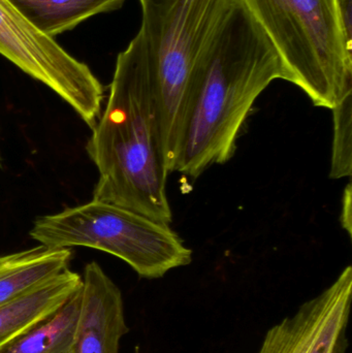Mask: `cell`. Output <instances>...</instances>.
I'll use <instances>...</instances> for the list:
<instances>
[{
    "instance_id": "ba28073f",
    "label": "cell",
    "mask_w": 352,
    "mask_h": 353,
    "mask_svg": "<svg viewBox=\"0 0 352 353\" xmlns=\"http://www.w3.org/2000/svg\"><path fill=\"white\" fill-rule=\"evenodd\" d=\"M82 286V276L66 269L24 296L0 306V350L59 309Z\"/></svg>"
},
{
    "instance_id": "9c48e42d",
    "label": "cell",
    "mask_w": 352,
    "mask_h": 353,
    "mask_svg": "<svg viewBox=\"0 0 352 353\" xmlns=\"http://www.w3.org/2000/svg\"><path fill=\"white\" fill-rule=\"evenodd\" d=\"M72 249L39 246L0 256V306L39 288L70 267Z\"/></svg>"
},
{
    "instance_id": "8fae6325",
    "label": "cell",
    "mask_w": 352,
    "mask_h": 353,
    "mask_svg": "<svg viewBox=\"0 0 352 353\" xmlns=\"http://www.w3.org/2000/svg\"><path fill=\"white\" fill-rule=\"evenodd\" d=\"M74 292L59 309L17 338L0 353H72L82 294Z\"/></svg>"
},
{
    "instance_id": "9a60e30c",
    "label": "cell",
    "mask_w": 352,
    "mask_h": 353,
    "mask_svg": "<svg viewBox=\"0 0 352 353\" xmlns=\"http://www.w3.org/2000/svg\"><path fill=\"white\" fill-rule=\"evenodd\" d=\"M1 163H2V161H1V155H0V165H1Z\"/></svg>"
},
{
    "instance_id": "7c38bea8",
    "label": "cell",
    "mask_w": 352,
    "mask_h": 353,
    "mask_svg": "<svg viewBox=\"0 0 352 353\" xmlns=\"http://www.w3.org/2000/svg\"><path fill=\"white\" fill-rule=\"evenodd\" d=\"M333 134L331 179L351 176L352 174V93L332 110Z\"/></svg>"
},
{
    "instance_id": "4fadbf2b",
    "label": "cell",
    "mask_w": 352,
    "mask_h": 353,
    "mask_svg": "<svg viewBox=\"0 0 352 353\" xmlns=\"http://www.w3.org/2000/svg\"><path fill=\"white\" fill-rule=\"evenodd\" d=\"M352 189L351 184L349 183L344 190L342 199V213H341V223L342 228L346 230L347 234L351 236L352 232Z\"/></svg>"
},
{
    "instance_id": "5b68a950",
    "label": "cell",
    "mask_w": 352,
    "mask_h": 353,
    "mask_svg": "<svg viewBox=\"0 0 352 353\" xmlns=\"http://www.w3.org/2000/svg\"><path fill=\"white\" fill-rule=\"evenodd\" d=\"M0 54L49 87L94 128L103 111V84L88 65L37 30L10 0H0Z\"/></svg>"
},
{
    "instance_id": "6da1fadb",
    "label": "cell",
    "mask_w": 352,
    "mask_h": 353,
    "mask_svg": "<svg viewBox=\"0 0 352 353\" xmlns=\"http://www.w3.org/2000/svg\"><path fill=\"white\" fill-rule=\"evenodd\" d=\"M287 81L276 50L240 0L192 74L184 101L174 172L198 178L231 161L256 99Z\"/></svg>"
},
{
    "instance_id": "52a82bcc",
    "label": "cell",
    "mask_w": 352,
    "mask_h": 353,
    "mask_svg": "<svg viewBox=\"0 0 352 353\" xmlns=\"http://www.w3.org/2000/svg\"><path fill=\"white\" fill-rule=\"evenodd\" d=\"M81 294L72 353H119L120 341L130 331L121 290L92 261L85 267Z\"/></svg>"
},
{
    "instance_id": "8992f818",
    "label": "cell",
    "mask_w": 352,
    "mask_h": 353,
    "mask_svg": "<svg viewBox=\"0 0 352 353\" xmlns=\"http://www.w3.org/2000/svg\"><path fill=\"white\" fill-rule=\"evenodd\" d=\"M352 302V268L322 294L271 327L258 353H346Z\"/></svg>"
},
{
    "instance_id": "30bf717a",
    "label": "cell",
    "mask_w": 352,
    "mask_h": 353,
    "mask_svg": "<svg viewBox=\"0 0 352 353\" xmlns=\"http://www.w3.org/2000/svg\"><path fill=\"white\" fill-rule=\"evenodd\" d=\"M14 8L50 37L72 30L83 21L122 8L125 0H10Z\"/></svg>"
},
{
    "instance_id": "5bb4252c",
    "label": "cell",
    "mask_w": 352,
    "mask_h": 353,
    "mask_svg": "<svg viewBox=\"0 0 352 353\" xmlns=\"http://www.w3.org/2000/svg\"><path fill=\"white\" fill-rule=\"evenodd\" d=\"M339 14L347 37L352 41V0H337Z\"/></svg>"
},
{
    "instance_id": "3957f363",
    "label": "cell",
    "mask_w": 352,
    "mask_h": 353,
    "mask_svg": "<svg viewBox=\"0 0 352 353\" xmlns=\"http://www.w3.org/2000/svg\"><path fill=\"white\" fill-rule=\"evenodd\" d=\"M270 39L287 81L315 107L333 110L352 93V41L337 0H240Z\"/></svg>"
},
{
    "instance_id": "7a4b0ae2",
    "label": "cell",
    "mask_w": 352,
    "mask_h": 353,
    "mask_svg": "<svg viewBox=\"0 0 352 353\" xmlns=\"http://www.w3.org/2000/svg\"><path fill=\"white\" fill-rule=\"evenodd\" d=\"M86 151L99 172L92 199L171 224L154 101L143 72L122 53Z\"/></svg>"
},
{
    "instance_id": "277c9868",
    "label": "cell",
    "mask_w": 352,
    "mask_h": 353,
    "mask_svg": "<svg viewBox=\"0 0 352 353\" xmlns=\"http://www.w3.org/2000/svg\"><path fill=\"white\" fill-rule=\"evenodd\" d=\"M29 234L48 248L88 247L109 253L146 279L163 278L192 261L191 249L169 224L95 199L37 218Z\"/></svg>"
}]
</instances>
